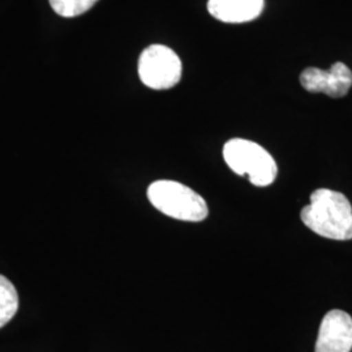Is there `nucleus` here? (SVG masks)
<instances>
[{
    "label": "nucleus",
    "instance_id": "obj_2",
    "mask_svg": "<svg viewBox=\"0 0 352 352\" xmlns=\"http://www.w3.org/2000/svg\"><path fill=\"white\" fill-rule=\"evenodd\" d=\"M148 199L161 213L179 221L201 222L209 214L206 202L197 192L174 180L151 183Z\"/></svg>",
    "mask_w": 352,
    "mask_h": 352
},
{
    "label": "nucleus",
    "instance_id": "obj_6",
    "mask_svg": "<svg viewBox=\"0 0 352 352\" xmlns=\"http://www.w3.org/2000/svg\"><path fill=\"white\" fill-rule=\"evenodd\" d=\"M351 349V316L340 309L327 312L320 325L316 352H350Z\"/></svg>",
    "mask_w": 352,
    "mask_h": 352
},
{
    "label": "nucleus",
    "instance_id": "obj_9",
    "mask_svg": "<svg viewBox=\"0 0 352 352\" xmlns=\"http://www.w3.org/2000/svg\"><path fill=\"white\" fill-rule=\"evenodd\" d=\"M97 1L98 0H49L54 12L67 19L88 12Z\"/></svg>",
    "mask_w": 352,
    "mask_h": 352
},
{
    "label": "nucleus",
    "instance_id": "obj_7",
    "mask_svg": "<svg viewBox=\"0 0 352 352\" xmlns=\"http://www.w3.org/2000/svg\"><path fill=\"white\" fill-rule=\"evenodd\" d=\"M264 4V0H209L208 11L222 23L241 24L257 19Z\"/></svg>",
    "mask_w": 352,
    "mask_h": 352
},
{
    "label": "nucleus",
    "instance_id": "obj_5",
    "mask_svg": "<svg viewBox=\"0 0 352 352\" xmlns=\"http://www.w3.org/2000/svg\"><path fill=\"white\" fill-rule=\"evenodd\" d=\"M300 84L309 93H324L331 98H342L351 89V69L340 62L333 64L329 71L311 67L302 71Z\"/></svg>",
    "mask_w": 352,
    "mask_h": 352
},
{
    "label": "nucleus",
    "instance_id": "obj_1",
    "mask_svg": "<svg viewBox=\"0 0 352 352\" xmlns=\"http://www.w3.org/2000/svg\"><path fill=\"white\" fill-rule=\"evenodd\" d=\"M302 223L327 239H352V206L349 199L331 189H316L302 209Z\"/></svg>",
    "mask_w": 352,
    "mask_h": 352
},
{
    "label": "nucleus",
    "instance_id": "obj_8",
    "mask_svg": "<svg viewBox=\"0 0 352 352\" xmlns=\"http://www.w3.org/2000/svg\"><path fill=\"white\" fill-rule=\"evenodd\" d=\"M19 309V294L12 282L0 274V329L6 327Z\"/></svg>",
    "mask_w": 352,
    "mask_h": 352
},
{
    "label": "nucleus",
    "instance_id": "obj_4",
    "mask_svg": "<svg viewBox=\"0 0 352 352\" xmlns=\"http://www.w3.org/2000/svg\"><path fill=\"white\" fill-rule=\"evenodd\" d=\"M182 69L179 56L164 45H151L140 56V80L154 90L174 88L182 78Z\"/></svg>",
    "mask_w": 352,
    "mask_h": 352
},
{
    "label": "nucleus",
    "instance_id": "obj_3",
    "mask_svg": "<svg viewBox=\"0 0 352 352\" xmlns=\"http://www.w3.org/2000/svg\"><path fill=\"white\" fill-rule=\"evenodd\" d=\"M223 158L235 174L248 176L256 187H267L277 177L278 167L274 158L263 146L250 140L227 141Z\"/></svg>",
    "mask_w": 352,
    "mask_h": 352
}]
</instances>
